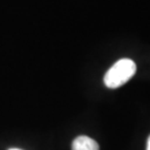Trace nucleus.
Returning a JSON list of instances; mask_svg holds the SVG:
<instances>
[{"instance_id": "obj_1", "label": "nucleus", "mask_w": 150, "mask_h": 150, "mask_svg": "<svg viewBox=\"0 0 150 150\" xmlns=\"http://www.w3.org/2000/svg\"><path fill=\"white\" fill-rule=\"evenodd\" d=\"M136 71H137V66L134 61L123 58L118 60L116 64H113L112 67L106 72L103 82L108 88L116 89L128 82L134 76Z\"/></svg>"}, {"instance_id": "obj_2", "label": "nucleus", "mask_w": 150, "mask_h": 150, "mask_svg": "<svg viewBox=\"0 0 150 150\" xmlns=\"http://www.w3.org/2000/svg\"><path fill=\"white\" fill-rule=\"evenodd\" d=\"M72 150H99V145L90 137L79 136L72 141Z\"/></svg>"}, {"instance_id": "obj_3", "label": "nucleus", "mask_w": 150, "mask_h": 150, "mask_svg": "<svg viewBox=\"0 0 150 150\" xmlns=\"http://www.w3.org/2000/svg\"><path fill=\"white\" fill-rule=\"evenodd\" d=\"M147 150H150V136L148 138V141H147Z\"/></svg>"}, {"instance_id": "obj_4", "label": "nucleus", "mask_w": 150, "mask_h": 150, "mask_svg": "<svg viewBox=\"0 0 150 150\" xmlns=\"http://www.w3.org/2000/svg\"><path fill=\"white\" fill-rule=\"evenodd\" d=\"M9 150H21V149H17V148H11V149Z\"/></svg>"}]
</instances>
